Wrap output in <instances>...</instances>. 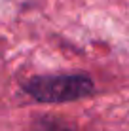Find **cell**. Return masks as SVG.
Masks as SVG:
<instances>
[{
  "label": "cell",
  "mask_w": 129,
  "mask_h": 131,
  "mask_svg": "<svg viewBox=\"0 0 129 131\" xmlns=\"http://www.w3.org/2000/svg\"><path fill=\"white\" fill-rule=\"evenodd\" d=\"M23 91L38 103H72L89 97L95 84L87 74H48L32 76L23 82Z\"/></svg>",
  "instance_id": "1"
},
{
  "label": "cell",
  "mask_w": 129,
  "mask_h": 131,
  "mask_svg": "<svg viewBox=\"0 0 129 131\" xmlns=\"http://www.w3.org/2000/svg\"><path fill=\"white\" fill-rule=\"evenodd\" d=\"M36 131H72V129L65 127L57 122H42V124L36 125Z\"/></svg>",
  "instance_id": "2"
}]
</instances>
